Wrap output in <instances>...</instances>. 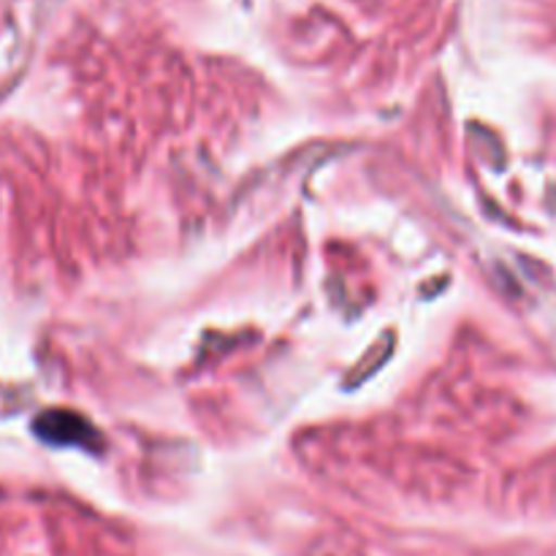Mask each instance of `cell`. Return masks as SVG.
<instances>
[{
  "instance_id": "cell-1",
  "label": "cell",
  "mask_w": 556,
  "mask_h": 556,
  "mask_svg": "<svg viewBox=\"0 0 556 556\" xmlns=\"http://www.w3.org/2000/svg\"><path fill=\"white\" fill-rule=\"evenodd\" d=\"M38 434L52 443H85L87 434L92 432L81 418L71 416V413H49L36 424Z\"/></svg>"
}]
</instances>
